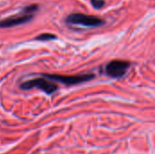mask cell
Here are the masks:
<instances>
[{
  "label": "cell",
  "mask_w": 155,
  "mask_h": 154,
  "mask_svg": "<svg viewBox=\"0 0 155 154\" xmlns=\"http://www.w3.org/2000/svg\"><path fill=\"white\" fill-rule=\"evenodd\" d=\"M56 36L53 34H42L38 36H36L35 39V40H39V41H49V40H54L55 39Z\"/></svg>",
  "instance_id": "6"
},
{
  "label": "cell",
  "mask_w": 155,
  "mask_h": 154,
  "mask_svg": "<svg viewBox=\"0 0 155 154\" xmlns=\"http://www.w3.org/2000/svg\"><path fill=\"white\" fill-rule=\"evenodd\" d=\"M91 4L94 8L100 9L104 5V0H91Z\"/></svg>",
  "instance_id": "7"
},
{
  "label": "cell",
  "mask_w": 155,
  "mask_h": 154,
  "mask_svg": "<svg viewBox=\"0 0 155 154\" xmlns=\"http://www.w3.org/2000/svg\"><path fill=\"white\" fill-rule=\"evenodd\" d=\"M42 76L53 82H59L65 85H74L84 82H88L95 77L93 74H79V75H60V74H41Z\"/></svg>",
  "instance_id": "3"
},
{
  "label": "cell",
  "mask_w": 155,
  "mask_h": 154,
  "mask_svg": "<svg viewBox=\"0 0 155 154\" xmlns=\"http://www.w3.org/2000/svg\"><path fill=\"white\" fill-rule=\"evenodd\" d=\"M20 88L22 90H30L33 88H38L47 94H52L58 89V85L54 84V82H51L50 80L44 77V78H35L24 82L23 84H20Z\"/></svg>",
  "instance_id": "4"
},
{
  "label": "cell",
  "mask_w": 155,
  "mask_h": 154,
  "mask_svg": "<svg viewBox=\"0 0 155 154\" xmlns=\"http://www.w3.org/2000/svg\"><path fill=\"white\" fill-rule=\"evenodd\" d=\"M65 22L70 25H78L85 27H97L103 25L105 22L95 15H85L82 13H74L69 15Z\"/></svg>",
  "instance_id": "2"
},
{
  "label": "cell",
  "mask_w": 155,
  "mask_h": 154,
  "mask_svg": "<svg viewBox=\"0 0 155 154\" xmlns=\"http://www.w3.org/2000/svg\"><path fill=\"white\" fill-rule=\"evenodd\" d=\"M38 11L37 5H30L25 7L20 13L14 15L12 16L6 17L3 20H0V27L1 28H8L15 25L25 24L31 21L35 15V14Z\"/></svg>",
  "instance_id": "1"
},
{
  "label": "cell",
  "mask_w": 155,
  "mask_h": 154,
  "mask_svg": "<svg viewBox=\"0 0 155 154\" xmlns=\"http://www.w3.org/2000/svg\"><path fill=\"white\" fill-rule=\"evenodd\" d=\"M131 64L125 60H113L105 66V73L113 78H121L128 71Z\"/></svg>",
  "instance_id": "5"
}]
</instances>
